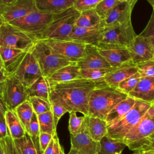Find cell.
Here are the masks:
<instances>
[{"label":"cell","mask_w":154,"mask_h":154,"mask_svg":"<svg viewBox=\"0 0 154 154\" xmlns=\"http://www.w3.org/2000/svg\"><path fill=\"white\" fill-rule=\"evenodd\" d=\"M103 79L92 81L78 78L50 86V100L61 104L68 111L78 112L88 116L91 92L97 87L105 85Z\"/></svg>","instance_id":"obj_1"},{"label":"cell","mask_w":154,"mask_h":154,"mask_svg":"<svg viewBox=\"0 0 154 154\" xmlns=\"http://www.w3.org/2000/svg\"><path fill=\"white\" fill-rule=\"evenodd\" d=\"M128 94L106 84L97 87L90 93L88 116L105 120L108 112Z\"/></svg>","instance_id":"obj_2"},{"label":"cell","mask_w":154,"mask_h":154,"mask_svg":"<svg viewBox=\"0 0 154 154\" xmlns=\"http://www.w3.org/2000/svg\"><path fill=\"white\" fill-rule=\"evenodd\" d=\"M79 14L73 7L53 14L52 19L43 33L40 40H66L75 26L76 20Z\"/></svg>","instance_id":"obj_3"},{"label":"cell","mask_w":154,"mask_h":154,"mask_svg":"<svg viewBox=\"0 0 154 154\" xmlns=\"http://www.w3.org/2000/svg\"><path fill=\"white\" fill-rule=\"evenodd\" d=\"M153 132L154 104H152L140 121L126 134L123 141L130 150L137 152L142 149Z\"/></svg>","instance_id":"obj_4"},{"label":"cell","mask_w":154,"mask_h":154,"mask_svg":"<svg viewBox=\"0 0 154 154\" xmlns=\"http://www.w3.org/2000/svg\"><path fill=\"white\" fill-rule=\"evenodd\" d=\"M152 105L136 99L134 105L122 118L107 126V135L112 139L123 140L126 134L140 121Z\"/></svg>","instance_id":"obj_5"},{"label":"cell","mask_w":154,"mask_h":154,"mask_svg":"<svg viewBox=\"0 0 154 154\" xmlns=\"http://www.w3.org/2000/svg\"><path fill=\"white\" fill-rule=\"evenodd\" d=\"M30 51L38 62L43 76L46 78L59 69L72 63L42 40H37Z\"/></svg>","instance_id":"obj_6"},{"label":"cell","mask_w":154,"mask_h":154,"mask_svg":"<svg viewBox=\"0 0 154 154\" xmlns=\"http://www.w3.org/2000/svg\"><path fill=\"white\" fill-rule=\"evenodd\" d=\"M131 19L108 28H105L99 39V48H126L136 36Z\"/></svg>","instance_id":"obj_7"},{"label":"cell","mask_w":154,"mask_h":154,"mask_svg":"<svg viewBox=\"0 0 154 154\" xmlns=\"http://www.w3.org/2000/svg\"><path fill=\"white\" fill-rule=\"evenodd\" d=\"M53 14L50 13L35 10L8 23L33 36L37 40H39L50 24Z\"/></svg>","instance_id":"obj_8"},{"label":"cell","mask_w":154,"mask_h":154,"mask_svg":"<svg viewBox=\"0 0 154 154\" xmlns=\"http://www.w3.org/2000/svg\"><path fill=\"white\" fill-rule=\"evenodd\" d=\"M37 39L19 28L4 22L0 27V46L30 51Z\"/></svg>","instance_id":"obj_9"},{"label":"cell","mask_w":154,"mask_h":154,"mask_svg":"<svg viewBox=\"0 0 154 154\" xmlns=\"http://www.w3.org/2000/svg\"><path fill=\"white\" fill-rule=\"evenodd\" d=\"M27 88L14 76H8L4 82L2 100L7 109L14 110L28 99Z\"/></svg>","instance_id":"obj_10"},{"label":"cell","mask_w":154,"mask_h":154,"mask_svg":"<svg viewBox=\"0 0 154 154\" xmlns=\"http://www.w3.org/2000/svg\"><path fill=\"white\" fill-rule=\"evenodd\" d=\"M55 52L72 63H77L84 56L86 45L84 43L69 40H41Z\"/></svg>","instance_id":"obj_11"},{"label":"cell","mask_w":154,"mask_h":154,"mask_svg":"<svg viewBox=\"0 0 154 154\" xmlns=\"http://www.w3.org/2000/svg\"><path fill=\"white\" fill-rule=\"evenodd\" d=\"M12 76H14L27 88L43 75L35 58L31 51H28Z\"/></svg>","instance_id":"obj_12"},{"label":"cell","mask_w":154,"mask_h":154,"mask_svg":"<svg viewBox=\"0 0 154 154\" xmlns=\"http://www.w3.org/2000/svg\"><path fill=\"white\" fill-rule=\"evenodd\" d=\"M71 147L82 154H97L99 149V143L94 141L90 135L87 125V116L80 130L75 134H70Z\"/></svg>","instance_id":"obj_13"},{"label":"cell","mask_w":154,"mask_h":154,"mask_svg":"<svg viewBox=\"0 0 154 154\" xmlns=\"http://www.w3.org/2000/svg\"><path fill=\"white\" fill-rule=\"evenodd\" d=\"M138 0L119 1L103 19L105 28L122 23L131 19L133 8Z\"/></svg>","instance_id":"obj_14"},{"label":"cell","mask_w":154,"mask_h":154,"mask_svg":"<svg viewBox=\"0 0 154 154\" xmlns=\"http://www.w3.org/2000/svg\"><path fill=\"white\" fill-rule=\"evenodd\" d=\"M126 48L135 64L153 59V46L140 34L136 35Z\"/></svg>","instance_id":"obj_15"},{"label":"cell","mask_w":154,"mask_h":154,"mask_svg":"<svg viewBox=\"0 0 154 154\" xmlns=\"http://www.w3.org/2000/svg\"><path fill=\"white\" fill-rule=\"evenodd\" d=\"M37 10L35 0H16L13 3L4 5L1 17L5 22L21 18Z\"/></svg>","instance_id":"obj_16"},{"label":"cell","mask_w":154,"mask_h":154,"mask_svg":"<svg viewBox=\"0 0 154 154\" xmlns=\"http://www.w3.org/2000/svg\"><path fill=\"white\" fill-rule=\"evenodd\" d=\"M104 28V25L95 28H83L75 26L66 40L97 46Z\"/></svg>","instance_id":"obj_17"},{"label":"cell","mask_w":154,"mask_h":154,"mask_svg":"<svg viewBox=\"0 0 154 154\" xmlns=\"http://www.w3.org/2000/svg\"><path fill=\"white\" fill-rule=\"evenodd\" d=\"M76 63L81 69L111 67L104 57L100 54L97 47L92 45H86L83 57Z\"/></svg>","instance_id":"obj_18"},{"label":"cell","mask_w":154,"mask_h":154,"mask_svg":"<svg viewBox=\"0 0 154 154\" xmlns=\"http://www.w3.org/2000/svg\"><path fill=\"white\" fill-rule=\"evenodd\" d=\"M26 52L19 49L0 46V54L8 77L13 75Z\"/></svg>","instance_id":"obj_19"},{"label":"cell","mask_w":154,"mask_h":154,"mask_svg":"<svg viewBox=\"0 0 154 154\" xmlns=\"http://www.w3.org/2000/svg\"><path fill=\"white\" fill-rule=\"evenodd\" d=\"M137 72V68L136 64L130 61L120 66L112 67V70L102 79L106 85L117 88L121 81Z\"/></svg>","instance_id":"obj_20"},{"label":"cell","mask_w":154,"mask_h":154,"mask_svg":"<svg viewBox=\"0 0 154 154\" xmlns=\"http://www.w3.org/2000/svg\"><path fill=\"white\" fill-rule=\"evenodd\" d=\"M128 95L135 99L154 104V76L141 77L134 89Z\"/></svg>","instance_id":"obj_21"},{"label":"cell","mask_w":154,"mask_h":154,"mask_svg":"<svg viewBox=\"0 0 154 154\" xmlns=\"http://www.w3.org/2000/svg\"><path fill=\"white\" fill-rule=\"evenodd\" d=\"M97 49L111 67H116L132 61L129 52L126 48L97 47Z\"/></svg>","instance_id":"obj_22"},{"label":"cell","mask_w":154,"mask_h":154,"mask_svg":"<svg viewBox=\"0 0 154 154\" xmlns=\"http://www.w3.org/2000/svg\"><path fill=\"white\" fill-rule=\"evenodd\" d=\"M80 69L76 63H72L59 69L47 78L50 86L81 78Z\"/></svg>","instance_id":"obj_23"},{"label":"cell","mask_w":154,"mask_h":154,"mask_svg":"<svg viewBox=\"0 0 154 154\" xmlns=\"http://www.w3.org/2000/svg\"><path fill=\"white\" fill-rule=\"evenodd\" d=\"M76 0H35L37 10L52 14L66 10L73 5Z\"/></svg>","instance_id":"obj_24"},{"label":"cell","mask_w":154,"mask_h":154,"mask_svg":"<svg viewBox=\"0 0 154 154\" xmlns=\"http://www.w3.org/2000/svg\"><path fill=\"white\" fill-rule=\"evenodd\" d=\"M135 100L134 98L128 96L126 99L117 104L106 117L105 121L107 123V125H112L122 118L134 105Z\"/></svg>","instance_id":"obj_25"},{"label":"cell","mask_w":154,"mask_h":154,"mask_svg":"<svg viewBox=\"0 0 154 154\" xmlns=\"http://www.w3.org/2000/svg\"><path fill=\"white\" fill-rule=\"evenodd\" d=\"M104 25L103 19L94 8L79 11L75 26L83 28H95Z\"/></svg>","instance_id":"obj_26"},{"label":"cell","mask_w":154,"mask_h":154,"mask_svg":"<svg viewBox=\"0 0 154 154\" xmlns=\"http://www.w3.org/2000/svg\"><path fill=\"white\" fill-rule=\"evenodd\" d=\"M88 131L91 138L99 142L102 137L107 135V123L105 120L87 116Z\"/></svg>","instance_id":"obj_27"},{"label":"cell","mask_w":154,"mask_h":154,"mask_svg":"<svg viewBox=\"0 0 154 154\" xmlns=\"http://www.w3.org/2000/svg\"><path fill=\"white\" fill-rule=\"evenodd\" d=\"M4 117L9 134L13 140L21 138L25 135L26 131L13 110L7 109Z\"/></svg>","instance_id":"obj_28"},{"label":"cell","mask_w":154,"mask_h":154,"mask_svg":"<svg viewBox=\"0 0 154 154\" xmlns=\"http://www.w3.org/2000/svg\"><path fill=\"white\" fill-rule=\"evenodd\" d=\"M99 149L97 154H122L127 147L123 140H116L106 135L99 141Z\"/></svg>","instance_id":"obj_29"},{"label":"cell","mask_w":154,"mask_h":154,"mask_svg":"<svg viewBox=\"0 0 154 154\" xmlns=\"http://www.w3.org/2000/svg\"><path fill=\"white\" fill-rule=\"evenodd\" d=\"M27 92L28 97L37 96L49 99L51 88L47 78L43 76L40 77L27 88Z\"/></svg>","instance_id":"obj_30"},{"label":"cell","mask_w":154,"mask_h":154,"mask_svg":"<svg viewBox=\"0 0 154 154\" xmlns=\"http://www.w3.org/2000/svg\"><path fill=\"white\" fill-rule=\"evenodd\" d=\"M13 111L26 132L28 125L34 113V110L30 102L26 100L19 105Z\"/></svg>","instance_id":"obj_31"},{"label":"cell","mask_w":154,"mask_h":154,"mask_svg":"<svg viewBox=\"0 0 154 154\" xmlns=\"http://www.w3.org/2000/svg\"><path fill=\"white\" fill-rule=\"evenodd\" d=\"M40 132H46L52 135L57 134L53 114L51 110L37 115Z\"/></svg>","instance_id":"obj_32"},{"label":"cell","mask_w":154,"mask_h":154,"mask_svg":"<svg viewBox=\"0 0 154 154\" xmlns=\"http://www.w3.org/2000/svg\"><path fill=\"white\" fill-rule=\"evenodd\" d=\"M22 154H38L36 141L28 133L21 138L14 140Z\"/></svg>","instance_id":"obj_33"},{"label":"cell","mask_w":154,"mask_h":154,"mask_svg":"<svg viewBox=\"0 0 154 154\" xmlns=\"http://www.w3.org/2000/svg\"><path fill=\"white\" fill-rule=\"evenodd\" d=\"M31 103L34 112L37 114H40L51 110V103L49 99L41 97L32 96L27 99Z\"/></svg>","instance_id":"obj_34"},{"label":"cell","mask_w":154,"mask_h":154,"mask_svg":"<svg viewBox=\"0 0 154 154\" xmlns=\"http://www.w3.org/2000/svg\"><path fill=\"white\" fill-rule=\"evenodd\" d=\"M112 67L102 69H80V76L81 78L92 81H98L103 78L112 70Z\"/></svg>","instance_id":"obj_35"},{"label":"cell","mask_w":154,"mask_h":154,"mask_svg":"<svg viewBox=\"0 0 154 154\" xmlns=\"http://www.w3.org/2000/svg\"><path fill=\"white\" fill-rule=\"evenodd\" d=\"M140 78L141 76L137 72L135 74L121 81L117 85V88L120 91L128 94L136 87Z\"/></svg>","instance_id":"obj_36"},{"label":"cell","mask_w":154,"mask_h":154,"mask_svg":"<svg viewBox=\"0 0 154 154\" xmlns=\"http://www.w3.org/2000/svg\"><path fill=\"white\" fill-rule=\"evenodd\" d=\"M137 72L141 77L154 76V60H149L136 64Z\"/></svg>","instance_id":"obj_37"},{"label":"cell","mask_w":154,"mask_h":154,"mask_svg":"<svg viewBox=\"0 0 154 154\" xmlns=\"http://www.w3.org/2000/svg\"><path fill=\"white\" fill-rule=\"evenodd\" d=\"M69 113V131L70 134L74 135L76 134L81 128L85 116H78L76 112L75 111H71Z\"/></svg>","instance_id":"obj_38"},{"label":"cell","mask_w":154,"mask_h":154,"mask_svg":"<svg viewBox=\"0 0 154 154\" xmlns=\"http://www.w3.org/2000/svg\"><path fill=\"white\" fill-rule=\"evenodd\" d=\"M4 154H22L14 140L9 135L0 140Z\"/></svg>","instance_id":"obj_39"},{"label":"cell","mask_w":154,"mask_h":154,"mask_svg":"<svg viewBox=\"0 0 154 154\" xmlns=\"http://www.w3.org/2000/svg\"><path fill=\"white\" fill-rule=\"evenodd\" d=\"M119 0H102L94 8L99 16L103 19Z\"/></svg>","instance_id":"obj_40"},{"label":"cell","mask_w":154,"mask_h":154,"mask_svg":"<svg viewBox=\"0 0 154 154\" xmlns=\"http://www.w3.org/2000/svg\"><path fill=\"white\" fill-rule=\"evenodd\" d=\"M26 133H28L35 141L38 142V136L40 133V131L37 115L34 112L28 125Z\"/></svg>","instance_id":"obj_41"},{"label":"cell","mask_w":154,"mask_h":154,"mask_svg":"<svg viewBox=\"0 0 154 154\" xmlns=\"http://www.w3.org/2000/svg\"><path fill=\"white\" fill-rule=\"evenodd\" d=\"M154 46V8L144 29L140 34Z\"/></svg>","instance_id":"obj_42"},{"label":"cell","mask_w":154,"mask_h":154,"mask_svg":"<svg viewBox=\"0 0 154 154\" xmlns=\"http://www.w3.org/2000/svg\"><path fill=\"white\" fill-rule=\"evenodd\" d=\"M51 103V111L53 114L55 125L57 126L61 117L68 112L67 110L60 103L54 100H50Z\"/></svg>","instance_id":"obj_43"},{"label":"cell","mask_w":154,"mask_h":154,"mask_svg":"<svg viewBox=\"0 0 154 154\" xmlns=\"http://www.w3.org/2000/svg\"><path fill=\"white\" fill-rule=\"evenodd\" d=\"M102 0H76L73 7L78 11L94 8Z\"/></svg>","instance_id":"obj_44"},{"label":"cell","mask_w":154,"mask_h":154,"mask_svg":"<svg viewBox=\"0 0 154 154\" xmlns=\"http://www.w3.org/2000/svg\"><path fill=\"white\" fill-rule=\"evenodd\" d=\"M52 135L46 132H40L38 136V143L39 146V150L42 153L45 149L47 147L51 140L53 138Z\"/></svg>","instance_id":"obj_45"},{"label":"cell","mask_w":154,"mask_h":154,"mask_svg":"<svg viewBox=\"0 0 154 154\" xmlns=\"http://www.w3.org/2000/svg\"><path fill=\"white\" fill-rule=\"evenodd\" d=\"M9 135L5 117H0V140L4 139Z\"/></svg>","instance_id":"obj_46"},{"label":"cell","mask_w":154,"mask_h":154,"mask_svg":"<svg viewBox=\"0 0 154 154\" xmlns=\"http://www.w3.org/2000/svg\"><path fill=\"white\" fill-rule=\"evenodd\" d=\"M54 150L52 154H65L64 150L61 146L60 144L57 134L54 135Z\"/></svg>","instance_id":"obj_47"},{"label":"cell","mask_w":154,"mask_h":154,"mask_svg":"<svg viewBox=\"0 0 154 154\" xmlns=\"http://www.w3.org/2000/svg\"><path fill=\"white\" fill-rule=\"evenodd\" d=\"M154 150V132L149 136L146 144L143 146L142 149L140 150Z\"/></svg>","instance_id":"obj_48"},{"label":"cell","mask_w":154,"mask_h":154,"mask_svg":"<svg viewBox=\"0 0 154 154\" xmlns=\"http://www.w3.org/2000/svg\"><path fill=\"white\" fill-rule=\"evenodd\" d=\"M54 136L52 139L51 140V142L47 146V147L45 149V150L43 151L42 154H52L53 150H54Z\"/></svg>","instance_id":"obj_49"},{"label":"cell","mask_w":154,"mask_h":154,"mask_svg":"<svg viewBox=\"0 0 154 154\" xmlns=\"http://www.w3.org/2000/svg\"><path fill=\"white\" fill-rule=\"evenodd\" d=\"M7 109L3 102L0 100V117H4L5 116V112Z\"/></svg>","instance_id":"obj_50"},{"label":"cell","mask_w":154,"mask_h":154,"mask_svg":"<svg viewBox=\"0 0 154 154\" xmlns=\"http://www.w3.org/2000/svg\"><path fill=\"white\" fill-rule=\"evenodd\" d=\"M7 78H8V75H7L6 72L0 69V81L5 82Z\"/></svg>","instance_id":"obj_51"},{"label":"cell","mask_w":154,"mask_h":154,"mask_svg":"<svg viewBox=\"0 0 154 154\" xmlns=\"http://www.w3.org/2000/svg\"><path fill=\"white\" fill-rule=\"evenodd\" d=\"M4 82H1L0 81V100L3 102L2 100V93H3V90H4ZM4 103V102H3Z\"/></svg>","instance_id":"obj_52"},{"label":"cell","mask_w":154,"mask_h":154,"mask_svg":"<svg viewBox=\"0 0 154 154\" xmlns=\"http://www.w3.org/2000/svg\"><path fill=\"white\" fill-rule=\"evenodd\" d=\"M138 154H154V150H140L137 152Z\"/></svg>","instance_id":"obj_53"},{"label":"cell","mask_w":154,"mask_h":154,"mask_svg":"<svg viewBox=\"0 0 154 154\" xmlns=\"http://www.w3.org/2000/svg\"><path fill=\"white\" fill-rule=\"evenodd\" d=\"M16 0H0V3L4 5H7L13 3Z\"/></svg>","instance_id":"obj_54"},{"label":"cell","mask_w":154,"mask_h":154,"mask_svg":"<svg viewBox=\"0 0 154 154\" xmlns=\"http://www.w3.org/2000/svg\"><path fill=\"white\" fill-rule=\"evenodd\" d=\"M67 154H82L81 153H80L79 151L74 149H72V148H70L69 152H68Z\"/></svg>","instance_id":"obj_55"},{"label":"cell","mask_w":154,"mask_h":154,"mask_svg":"<svg viewBox=\"0 0 154 154\" xmlns=\"http://www.w3.org/2000/svg\"><path fill=\"white\" fill-rule=\"evenodd\" d=\"M0 69L4 71H5V69H4V65H3V63H2V58H1V54H0Z\"/></svg>","instance_id":"obj_56"},{"label":"cell","mask_w":154,"mask_h":154,"mask_svg":"<svg viewBox=\"0 0 154 154\" xmlns=\"http://www.w3.org/2000/svg\"><path fill=\"white\" fill-rule=\"evenodd\" d=\"M4 5H2V4L0 3V17L1 16V14H2V11H3V8H4Z\"/></svg>","instance_id":"obj_57"},{"label":"cell","mask_w":154,"mask_h":154,"mask_svg":"<svg viewBox=\"0 0 154 154\" xmlns=\"http://www.w3.org/2000/svg\"><path fill=\"white\" fill-rule=\"evenodd\" d=\"M149 3L152 6L153 8H154V0H147Z\"/></svg>","instance_id":"obj_58"},{"label":"cell","mask_w":154,"mask_h":154,"mask_svg":"<svg viewBox=\"0 0 154 154\" xmlns=\"http://www.w3.org/2000/svg\"><path fill=\"white\" fill-rule=\"evenodd\" d=\"M0 154H4V152H3V150H2V146H1V142H0Z\"/></svg>","instance_id":"obj_59"},{"label":"cell","mask_w":154,"mask_h":154,"mask_svg":"<svg viewBox=\"0 0 154 154\" xmlns=\"http://www.w3.org/2000/svg\"><path fill=\"white\" fill-rule=\"evenodd\" d=\"M4 20L2 19V17H0V27H1V25L4 23Z\"/></svg>","instance_id":"obj_60"},{"label":"cell","mask_w":154,"mask_h":154,"mask_svg":"<svg viewBox=\"0 0 154 154\" xmlns=\"http://www.w3.org/2000/svg\"><path fill=\"white\" fill-rule=\"evenodd\" d=\"M119 1H129V0H119Z\"/></svg>","instance_id":"obj_61"},{"label":"cell","mask_w":154,"mask_h":154,"mask_svg":"<svg viewBox=\"0 0 154 154\" xmlns=\"http://www.w3.org/2000/svg\"><path fill=\"white\" fill-rule=\"evenodd\" d=\"M153 59L154 60V46H153Z\"/></svg>","instance_id":"obj_62"},{"label":"cell","mask_w":154,"mask_h":154,"mask_svg":"<svg viewBox=\"0 0 154 154\" xmlns=\"http://www.w3.org/2000/svg\"><path fill=\"white\" fill-rule=\"evenodd\" d=\"M133 154H138V153L137 152H134V153H133Z\"/></svg>","instance_id":"obj_63"}]
</instances>
